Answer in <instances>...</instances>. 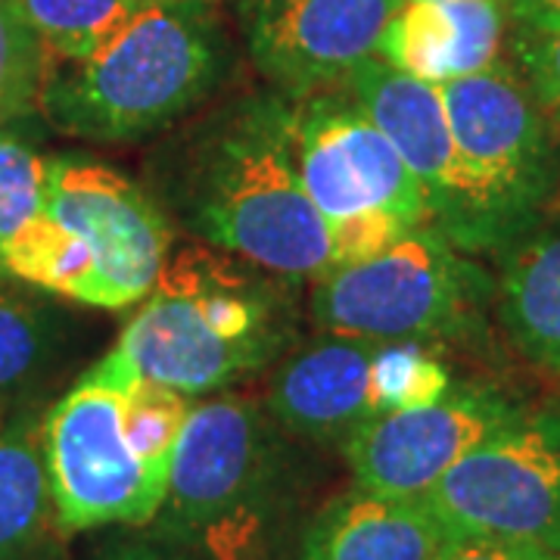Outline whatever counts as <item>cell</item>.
Wrapping results in <instances>:
<instances>
[{"label": "cell", "mask_w": 560, "mask_h": 560, "mask_svg": "<svg viewBox=\"0 0 560 560\" xmlns=\"http://www.w3.org/2000/svg\"><path fill=\"white\" fill-rule=\"evenodd\" d=\"M57 346V324L47 308L0 290V393L38 377Z\"/></svg>", "instance_id": "22"}, {"label": "cell", "mask_w": 560, "mask_h": 560, "mask_svg": "<svg viewBox=\"0 0 560 560\" xmlns=\"http://www.w3.org/2000/svg\"><path fill=\"white\" fill-rule=\"evenodd\" d=\"M504 28V0H401L383 28L377 57L442 88L501 62Z\"/></svg>", "instance_id": "15"}, {"label": "cell", "mask_w": 560, "mask_h": 560, "mask_svg": "<svg viewBox=\"0 0 560 560\" xmlns=\"http://www.w3.org/2000/svg\"><path fill=\"white\" fill-rule=\"evenodd\" d=\"M138 377L119 349L103 355L40 423V452L60 533L156 521L165 482L125 433V389Z\"/></svg>", "instance_id": "9"}, {"label": "cell", "mask_w": 560, "mask_h": 560, "mask_svg": "<svg viewBox=\"0 0 560 560\" xmlns=\"http://www.w3.org/2000/svg\"><path fill=\"white\" fill-rule=\"evenodd\" d=\"M442 101L460 172L455 249L501 253L539 224L555 197L560 140L508 62L442 84Z\"/></svg>", "instance_id": "5"}, {"label": "cell", "mask_w": 560, "mask_h": 560, "mask_svg": "<svg viewBox=\"0 0 560 560\" xmlns=\"http://www.w3.org/2000/svg\"><path fill=\"white\" fill-rule=\"evenodd\" d=\"M440 560H560V555L539 551V548H526V545H508V541L455 536L452 545L442 551Z\"/></svg>", "instance_id": "25"}, {"label": "cell", "mask_w": 560, "mask_h": 560, "mask_svg": "<svg viewBox=\"0 0 560 560\" xmlns=\"http://www.w3.org/2000/svg\"><path fill=\"white\" fill-rule=\"evenodd\" d=\"M514 69L529 84L548 125L560 140V25H517L511 35Z\"/></svg>", "instance_id": "24"}, {"label": "cell", "mask_w": 560, "mask_h": 560, "mask_svg": "<svg viewBox=\"0 0 560 560\" xmlns=\"http://www.w3.org/2000/svg\"><path fill=\"white\" fill-rule=\"evenodd\" d=\"M399 7L401 0H246L243 35L261 72L302 101L377 57Z\"/></svg>", "instance_id": "13"}, {"label": "cell", "mask_w": 560, "mask_h": 560, "mask_svg": "<svg viewBox=\"0 0 560 560\" xmlns=\"http://www.w3.org/2000/svg\"><path fill=\"white\" fill-rule=\"evenodd\" d=\"M283 101H256L202 135L175 187L180 219L209 246L290 280L334 268L327 221L290 156Z\"/></svg>", "instance_id": "2"}, {"label": "cell", "mask_w": 560, "mask_h": 560, "mask_svg": "<svg viewBox=\"0 0 560 560\" xmlns=\"http://www.w3.org/2000/svg\"><path fill=\"white\" fill-rule=\"evenodd\" d=\"M283 128L308 200L327 221L334 268L383 253L415 228H430L427 194L396 147L349 97L287 103Z\"/></svg>", "instance_id": "7"}, {"label": "cell", "mask_w": 560, "mask_h": 560, "mask_svg": "<svg viewBox=\"0 0 560 560\" xmlns=\"http://www.w3.org/2000/svg\"><path fill=\"white\" fill-rule=\"evenodd\" d=\"M448 389L436 346L320 334L280 364L268 415L296 436L342 448L368 420L433 405Z\"/></svg>", "instance_id": "10"}, {"label": "cell", "mask_w": 560, "mask_h": 560, "mask_svg": "<svg viewBox=\"0 0 560 560\" xmlns=\"http://www.w3.org/2000/svg\"><path fill=\"white\" fill-rule=\"evenodd\" d=\"M103 560H178L172 555H165L156 545H147V541H121L116 548H109Z\"/></svg>", "instance_id": "27"}, {"label": "cell", "mask_w": 560, "mask_h": 560, "mask_svg": "<svg viewBox=\"0 0 560 560\" xmlns=\"http://www.w3.org/2000/svg\"><path fill=\"white\" fill-rule=\"evenodd\" d=\"M280 445L253 399L190 405L168 467L160 533L215 560H256L278 504Z\"/></svg>", "instance_id": "6"}, {"label": "cell", "mask_w": 560, "mask_h": 560, "mask_svg": "<svg viewBox=\"0 0 560 560\" xmlns=\"http://www.w3.org/2000/svg\"><path fill=\"white\" fill-rule=\"evenodd\" d=\"M47 62L84 60L135 16V0H16Z\"/></svg>", "instance_id": "19"}, {"label": "cell", "mask_w": 560, "mask_h": 560, "mask_svg": "<svg viewBox=\"0 0 560 560\" xmlns=\"http://www.w3.org/2000/svg\"><path fill=\"white\" fill-rule=\"evenodd\" d=\"M190 415V399L160 383L135 377L125 389V433L150 477L168 482V467L178 445L180 427Z\"/></svg>", "instance_id": "20"}, {"label": "cell", "mask_w": 560, "mask_h": 560, "mask_svg": "<svg viewBox=\"0 0 560 560\" xmlns=\"http://www.w3.org/2000/svg\"><path fill=\"white\" fill-rule=\"evenodd\" d=\"M296 280L209 243H190L162 265L119 337L143 381L187 399L224 389L275 361L293 337Z\"/></svg>", "instance_id": "1"}, {"label": "cell", "mask_w": 560, "mask_h": 560, "mask_svg": "<svg viewBox=\"0 0 560 560\" xmlns=\"http://www.w3.org/2000/svg\"><path fill=\"white\" fill-rule=\"evenodd\" d=\"M342 91L396 147L427 194L430 228H436L455 246L460 224V172L440 84L405 75L381 57H371L342 81Z\"/></svg>", "instance_id": "14"}, {"label": "cell", "mask_w": 560, "mask_h": 560, "mask_svg": "<svg viewBox=\"0 0 560 560\" xmlns=\"http://www.w3.org/2000/svg\"><path fill=\"white\" fill-rule=\"evenodd\" d=\"M47 57L16 0H0V128L40 109Z\"/></svg>", "instance_id": "21"}, {"label": "cell", "mask_w": 560, "mask_h": 560, "mask_svg": "<svg viewBox=\"0 0 560 560\" xmlns=\"http://www.w3.org/2000/svg\"><path fill=\"white\" fill-rule=\"evenodd\" d=\"M523 415L526 408L495 386L452 383L433 405L368 420L346 440L342 455L361 489L423 499L464 455Z\"/></svg>", "instance_id": "12"}, {"label": "cell", "mask_w": 560, "mask_h": 560, "mask_svg": "<svg viewBox=\"0 0 560 560\" xmlns=\"http://www.w3.org/2000/svg\"><path fill=\"white\" fill-rule=\"evenodd\" d=\"M54 523V501L32 415L0 423V560H28ZM57 526V523H54Z\"/></svg>", "instance_id": "18"}, {"label": "cell", "mask_w": 560, "mask_h": 560, "mask_svg": "<svg viewBox=\"0 0 560 560\" xmlns=\"http://www.w3.org/2000/svg\"><path fill=\"white\" fill-rule=\"evenodd\" d=\"M172 241L165 212L135 180L54 156L44 212L0 249V275L81 305L131 308L153 290Z\"/></svg>", "instance_id": "4"}, {"label": "cell", "mask_w": 560, "mask_h": 560, "mask_svg": "<svg viewBox=\"0 0 560 560\" xmlns=\"http://www.w3.org/2000/svg\"><path fill=\"white\" fill-rule=\"evenodd\" d=\"M486 287V275L436 228H415L377 256L320 275L312 318L320 334L436 346L470 330Z\"/></svg>", "instance_id": "8"}, {"label": "cell", "mask_w": 560, "mask_h": 560, "mask_svg": "<svg viewBox=\"0 0 560 560\" xmlns=\"http://www.w3.org/2000/svg\"><path fill=\"white\" fill-rule=\"evenodd\" d=\"M508 13L517 25L551 28L560 25V0H508Z\"/></svg>", "instance_id": "26"}, {"label": "cell", "mask_w": 560, "mask_h": 560, "mask_svg": "<svg viewBox=\"0 0 560 560\" xmlns=\"http://www.w3.org/2000/svg\"><path fill=\"white\" fill-rule=\"evenodd\" d=\"M221 72L209 3H147L91 57L47 62L40 113L75 138L138 140L194 109Z\"/></svg>", "instance_id": "3"}, {"label": "cell", "mask_w": 560, "mask_h": 560, "mask_svg": "<svg viewBox=\"0 0 560 560\" xmlns=\"http://www.w3.org/2000/svg\"><path fill=\"white\" fill-rule=\"evenodd\" d=\"M423 499L455 536L560 555V408L508 423Z\"/></svg>", "instance_id": "11"}, {"label": "cell", "mask_w": 560, "mask_h": 560, "mask_svg": "<svg viewBox=\"0 0 560 560\" xmlns=\"http://www.w3.org/2000/svg\"><path fill=\"white\" fill-rule=\"evenodd\" d=\"M504 3H508V0H504Z\"/></svg>", "instance_id": "29"}, {"label": "cell", "mask_w": 560, "mask_h": 560, "mask_svg": "<svg viewBox=\"0 0 560 560\" xmlns=\"http://www.w3.org/2000/svg\"><path fill=\"white\" fill-rule=\"evenodd\" d=\"M495 305L508 340L523 359L560 377V215L499 253Z\"/></svg>", "instance_id": "17"}, {"label": "cell", "mask_w": 560, "mask_h": 560, "mask_svg": "<svg viewBox=\"0 0 560 560\" xmlns=\"http://www.w3.org/2000/svg\"><path fill=\"white\" fill-rule=\"evenodd\" d=\"M54 156L0 128V249L38 219L47 202Z\"/></svg>", "instance_id": "23"}, {"label": "cell", "mask_w": 560, "mask_h": 560, "mask_svg": "<svg viewBox=\"0 0 560 560\" xmlns=\"http://www.w3.org/2000/svg\"><path fill=\"white\" fill-rule=\"evenodd\" d=\"M452 539L427 499L355 486L312 517L300 560H440Z\"/></svg>", "instance_id": "16"}, {"label": "cell", "mask_w": 560, "mask_h": 560, "mask_svg": "<svg viewBox=\"0 0 560 560\" xmlns=\"http://www.w3.org/2000/svg\"><path fill=\"white\" fill-rule=\"evenodd\" d=\"M135 3H140V7H147V3H215V0H135Z\"/></svg>", "instance_id": "28"}]
</instances>
